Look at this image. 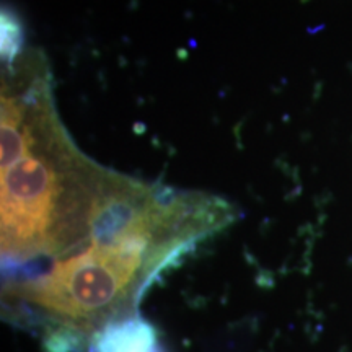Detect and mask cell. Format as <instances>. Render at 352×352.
I'll return each instance as SVG.
<instances>
[{
  "label": "cell",
  "mask_w": 352,
  "mask_h": 352,
  "mask_svg": "<svg viewBox=\"0 0 352 352\" xmlns=\"http://www.w3.org/2000/svg\"><path fill=\"white\" fill-rule=\"evenodd\" d=\"M236 215L223 197L126 176L85 245L2 280L3 318L36 334L46 352H88L101 329L138 315L158 277Z\"/></svg>",
  "instance_id": "cell-1"
},
{
  "label": "cell",
  "mask_w": 352,
  "mask_h": 352,
  "mask_svg": "<svg viewBox=\"0 0 352 352\" xmlns=\"http://www.w3.org/2000/svg\"><path fill=\"white\" fill-rule=\"evenodd\" d=\"M126 175L87 157L57 116L43 63L28 60L2 91V272L30 274L90 240Z\"/></svg>",
  "instance_id": "cell-2"
},
{
  "label": "cell",
  "mask_w": 352,
  "mask_h": 352,
  "mask_svg": "<svg viewBox=\"0 0 352 352\" xmlns=\"http://www.w3.org/2000/svg\"><path fill=\"white\" fill-rule=\"evenodd\" d=\"M88 352H164V346L155 328L138 314L101 329Z\"/></svg>",
  "instance_id": "cell-3"
}]
</instances>
